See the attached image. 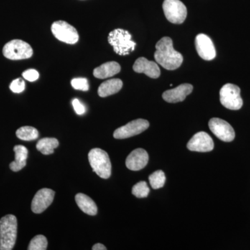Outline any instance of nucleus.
<instances>
[{"instance_id": "2eb2a0df", "label": "nucleus", "mask_w": 250, "mask_h": 250, "mask_svg": "<svg viewBox=\"0 0 250 250\" xmlns=\"http://www.w3.org/2000/svg\"><path fill=\"white\" fill-rule=\"evenodd\" d=\"M193 87L189 83L179 85L173 89L166 90L163 93V98L169 103H177L183 102L188 95H190Z\"/></svg>"}, {"instance_id": "4be33fe9", "label": "nucleus", "mask_w": 250, "mask_h": 250, "mask_svg": "<svg viewBox=\"0 0 250 250\" xmlns=\"http://www.w3.org/2000/svg\"><path fill=\"white\" fill-rule=\"evenodd\" d=\"M39 131L33 126H22L16 131V136L22 141H34L39 138Z\"/></svg>"}, {"instance_id": "aec40b11", "label": "nucleus", "mask_w": 250, "mask_h": 250, "mask_svg": "<svg viewBox=\"0 0 250 250\" xmlns=\"http://www.w3.org/2000/svg\"><path fill=\"white\" fill-rule=\"evenodd\" d=\"M75 201L80 209L86 214L95 215L98 213L96 204L88 195L83 193H78L75 196Z\"/></svg>"}, {"instance_id": "b1692460", "label": "nucleus", "mask_w": 250, "mask_h": 250, "mask_svg": "<svg viewBox=\"0 0 250 250\" xmlns=\"http://www.w3.org/2000/svg\"><path fill=\"white\" fill-rule=\"evenodd\" d=\"M47 240L42 235H37L31 240L29 243V250H47Z\"/></svg>"}, {"instance_id": "6e6552de", "label": "nucleus", "mask_w": 250, "mask_h": 250, "mask_svg": "<svg viewBox=\"0 0 250 250\" xmlns=\"http://www.w3.org/2000/svg\"><path fill=\"white\" fill-rule=\"evenodd\" d=\"M52 32L56 39L70 45L77 43L79 41V34L73 26L65 21H57L52 24Z\"/></svg>"}, {"instance_id": "7ed1b4c3", "label": "nucleus", "mask_w": 250, "mask_h": 250, "mask_svg": "<svg viewBox=\"0 0 250 250\" xmlns=\"http://www.w3.org/2000/svg\"><path fill=\"white\" fill-rule=\"evenodd\" d=\"M108 41L113 46L114 52L121 56L129 54L134 50L136 45L129 31L122 29H114L110 32Z\"/></svg>"}, {"instance_id": "bb28decb", "label": "nucleus", "mask_w": 250, "mask_h": 250, "mask_svg": "<svg viewBox=\"0 0 250 250\" xmlns=\"http://www.w3.org/2000/svg\"><path fill=\"white\" fill-rule=\"evenodd\" d=\"M10 89L15 93H21L25 89V83L21 78L16 79L10 84Z\"/></svg>"}, {"instance_id": "f03ea898", "label": "nucleus", "mask_w": 250, "mask_h": 250, "mask_svg": "<svg viewBox=\"0 0 250 250\" xmlns=\"http://www.w3.org/2000/svg\"><path fill=\"white\" fill-rule=\"evenodd\" d=\"M17 218L14 215H7L0 220V250H11L14 248L17 238Z\"/></svg>"}, {"instance_id": "39448f33", "label": "nucleus", "mask_w": 250, "mask_h": 250, "mask_svg": "<svg viewBox=\"0 0 250 250\" xmlns=\"http://www.w3.org/2000/svg\"><path fill=\"white\" fill-rule=\"evenodd\" d=\"M220 103L225 108L230 110H239L243 106L241 89L232 83L224 85L220 91Z\"/></svg>"}, {"instance_id": "a878e982", "label": "nucleus", "mask_w": 250, "mask_h": 250, "mask_svg": "<svg viewBox=\"0 0 250 250\" xmlns=\"http://www.w3.org/2000/svg\"><path fill=\"white\" fill-rule=\"evenodd\" d=\"M72 86L75 90L87 91L89 89L88 80L85 78H75L71 81Z\"/></svg>"}, {"instance_id": "393cba45", "label": "nucleus", "mask_w": 250, "mask_h": 250, "mask_svg": "<svg viewBox=\"0 0 250 250\" xmlns=\"http://www.w3.org/2000/svg\"><path fill=\"white\" fill-rule=\"evenodd\" d=\"M149 193V188L146 182H140L133 187L132 194L138 198L147 197Z\"/></svg>"}, {"instance_id": "cd10ccee", "label": "nucleus", "mask_w": 250, "mask_h": 250, "mask_svg": "<svg viewBox=\"0 0 250 250\" xmlns=\"http://www.w3.org/2000/svg\"><path fill=\"white\" fill-rule=\"evenodd\" d=\"M22 77L29 82H35L39 78V73L34 69H29L23 72Z\"/></svg>"}, {"instance_id": "ddd939ff", "label": "nucleus", "mask_w": 250, "mask_h": 250, "mask_svg": "<svg viewBox=\"0 0 250 250\" xmlns=\"http://www.w3.org/2000/svg\"><path fill=\"white\" fill-rule=\"evenodd\" d=\"M195 47L199 56L206 61L213 60L216 56V51L213 42L206 34H200L196 36Z\"/></svg>"}, {"instance_id": "6ab92c4d", "label": "nucleus", "mask_w": 250, "mask_h": 250, "mask_svg": "<svg viewBox=\"0 0 250 250\" xmlns=\"http://www.w3.org/2000/svg\"><path fill=\"white\" fill-rule=\"evenodd\" d=\"M15 161L10 164V168L14 172L22 170L27 165L28 150L27 147L23 146H16L14 148Z\"/></svg>"}, {"instance_id": "f257e3e1", "label": "nucleus", "mask_w": 250, "mask_h": 250, "mask_svg": "<svg viewBox=\"0 0 250 250\" xmlns=\"http://www.w3.org/2000/svg\"><path fill=\"white\" fill-rule=\"evenodd\" d=\"M154 59L166 70H174L179 68L183 62V56L173 47L172 39L164 37L156 45Z\"/></svg>"}, {"instance_id": "f3484780", "label": "nucleus", "mask_w": 250, "mask_h": 250, "mask_svg": "<svg viewBox=\"0 0 250 250\" xmlns=\"http://www.w3.org/2000/svg\"><path fill=\"white\" fill-rule=\"evenodd\" d=\"M121 67L118 62H105L93 70L94 77L98 79L109 78L121 72Z\"/></svg>"}, {"instance_id": "a211bd4d", "label": "nucleus", "mask_w": 250, "mask_h": 250, "mask_svg": "<svg viewBox=\"0 0 250 250\" xmlns=\"http://www.w3.org/2000/svg\"><path fill=\"white\" fill-rule=\"evenodd\" d=\"M123 83L120 79H112L105 81L98 88V95L101 98H106L110 95H114L123 88Z\"/></svg>"}, {"instance_id": "412c9836", "label": "nucleus", "mask_w": 250, "mask_h": 250, "mask_svg": "<svg viewBox=\"0 0 250 250\" xmlns=\"http://www.w3.org/2000/svg\"><path fill=\"white\" fill-rule=\"evenodd\" d=\"M59 141L54 138H45L41 139L36 145L38 150L40 151L42 154L49 155L54 153V149L58 147Z\"/></svg>"}, {"instance_id": "c85d7f7f", "label": "nucleus", "mask_w": 250, "mask_h": 250, "mask_svg": "<svg viewBox=\"0 0 250 250\" xmlns=\"http://www.w3.org/2000/svg\"><path fill=\"white\" fill-rule=\"evenodd\" d=\"M72 104L77 114L83 115V113H85V108L84 105L81 103L78 99H74V100H72Z\"/></svg>"}, {"instance_id": "1a4fd4ad", "label": "nucleus", "mask_w": 250, "mask_h": 250, "mask_svg": "<svg viewBox=\"0 0 250 250\" xmlns=\"http://www.w3.org/2000/svg\"><path fill=\"white\" fill-rule=\"evenodd\" d=\"M149 126V122L144 119H137L118 128L113 133L116 139H125L143 133Z\"/></svg>"}, {"instance_id": "c756f323", "label": "nucleus", "mask_w": 250, "mask_h": 250, "mask_svg": "<svg viewBox=\"0 0 250 250\" xmlns=\"http://www.w3.org/2000/svg\"><path fill=\"white\" fill-rule=\"evenodd\" d=\"M93 250H106V248L101 243H97L92 248Z\"/></svg>"}, {"instance_id": "5701e85b", "label": "nucleus", "mask_w": 250, "mask_h": 250, "mask_svg": "<svg viewBox=\"0 0 250 250\" xmlns=\"http://www.w3.org/2000/svg\"><path fill=\"white\" fill-rule=\"evenodd\" d=\"M149 183L153 189H159L164 187L166 183L165 173L162 170H157L153 172L149 177Z\"/></svg>"}, {"instance_id": "dca6fc26", "label": "nucleus", "mask_w": 250, "mask_h": 250, "mask_svg": "<svg viewBox=\"0 0 250 250\" xmlns=\"http://www.w3.org/2000/svg\"><path fill=\"white\" fill-rule=\"evenodd\" d=\"M133 69L138 73H144L152 79L159 78L161 75L160 68L156 62L148 61L145 57H141L134 62Z\"/></svg>"}, {"instance_id": "0eeeda50", "label": "nucleus", "mask_w": 250, "mask_h": 250, "mask_svg": "<svg viewBox=\"0 0 250 250\" xmlns=\"http://www.w3.org/2000/svg\"><path fill=\"white\" fill-rule=\"evenodd\" d=\"M163 9L167 21L174 24H182L187 18V7L180 0H164Z\"/></svg>"}, {"instance_id": "4468645a", "label": "nucleus", "mask_w": 250, "mask_h": 250, "mask_svg": "<svg viewBox=\"0 0 250 250\" xmlns=\"http://www.w3.org/2000/svg\"><path fill=\"white\" fill-rule=\"evenodd\" d=\"M149 155L147 151L142 148L136 149L130 153L126 159V166L129 170L138 171L142 170L147 166Z\"/></svg>"}, {"instance_id": "9b49d317", "label": "nucleus", "mask_w": 250, "mask_h": 250, "mask_svg": "<svg viewBox=\"0 0 250 250\" xmlns=\"http://www.w3.org/2000/svg\"><path fill=\"white\" fill-rule=\"evenodd\" d=\"M187 147L192 152H208L213 150L214 143L209 135L200 131L192 136L188 143Z\"/></svg>"}, {"instance_id": "f8f14e48", "label": "nucleus", "mask_w": 250, "mask_h": 250, "mask_svg": "<svg viewBox=\"0 0 250 250\" xmlns=\"http://www.w3.org/2000/svg\"><path fill=\"white\" fill-rule=\"evenodd\" d=\"M55 192L49 188H42L39 190L31 202V210L35 213L45 211L54 200Z\"/></svg>"}, {"instance_id": "20e7f679", "label": "nucleus", "mask_w": 250, "mask_h": 250, "mask_svg": "<svg viewBox=\"0 0 250 250\" xmlns=\"http://www.w3.org/2000/svg\"><path fill=\"white\" fill-rule=\"evenodd\" d=\"M88 160L93 172L103 179H108L111 174V163L107 153L100 148H94L88 153Z\"/></svg>"}, {"instance_id": "9d476101", "label": "nucleus", "mask_w": 250, "mask_h": 250, "mask_svg": "<svg viewBox=\"0 0 250 250\" xmlns=\"http://www.w3.org/2000/svg\"><path fill=\"white\" fill-rule=\"evenodd\" d=\"M210 131L215 136L224 142H231L235 139V131L228 122L213 118L208 123Z\"/></svg>"}, {"instance_id": "423d86ee", "label": "nucleus", "mask_w": 250, "mask_h": 250, "mask_svg": "<svg viewBox=\"0 0 250 250\" xmlns=\"http://www.w3.org/2000/svg\"><path fill=\"white\" fill-rule=\"evenodd\" d=\"M3 54L11 60L29 59L33 55V49L29 44L22 40H13L7 42L3 48Z\"/></svg>"}]
</instances>
